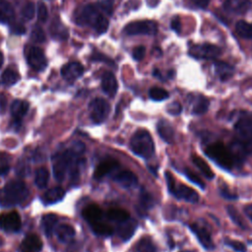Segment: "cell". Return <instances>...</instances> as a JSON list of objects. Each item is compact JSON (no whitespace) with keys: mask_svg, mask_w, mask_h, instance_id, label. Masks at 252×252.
I'll use <instances>...</instances> for the list:
<instances>
[{"mask_svg":"<svg viewBox=\"0 0 252 252\" xmlns=\"http://www.w3.org/2000/svg\"><path fill=\"white\" fill-rule=\"evenodd\" d=\"M89 112L92 121L96 124H101L108 118L111 112V106L106 100L97 98L90 103Z\"/></svg>","mask_w":252,"mask_h":252,"instance_id":"8","label":"cell"},{"mask_svg":"<svg viewBox=\"0 0 252 252\" xmlns=\"http://www.w3.org/2000/svg\"><path fill=\"white\" fill-rule=\"evenodd\" d=\"M191 1L199 8H206L210 3V0H191Z\"/></svg>","mask_w":252,"mask_h":252,"instance_id":"52","label":"cell"},{"mask_svg":"<svg viewBox=\"0 0 252 252\" xmlns=\"http://www.w3.org/2000/svg\"><path fill=\"white\" fill-rule=\"evenodd\" d=\"M35 12H36V7H35V4L32 3V2H29L27 3L23 9H22V16L24 19L26 20H32L34 18V15H35Z\"/></svg>","mask_w":252,"mask_h":252,"instance_id":"42","label":"cell"},{"mask_svg":"<svg viewBox=\"0 0 252 252\" xmlns=\"http://www.w3.org/2000/svg\"><path fill=\"white\" fill-rule=\"evenodd\" d=\"M184 175H185V177H186L193 184L199 186V187L202 188V189H205V183H204L203 181H202L197 175H195L193 172L189 171L188 169H185V170H184Z\"/></svg>","mask_w":252,"mask_h":252,"instance_id":"41","label":"cell"},{"mask_svg":"<svg viewBox=\"0 0 252 252\" xmlns=\"http://www.w3.org/2000/svg\"><path fill=\"white\" fill-rule=\"evenodd\" d=\"M205 154L209 159L226 171H231L234 167H239L242 163L233 155L229 147H227L222 142H215L208 145L205 149Z\"/></svg>","mask_w":252,"mask_h":252,"instance_id":"2","label":"cell"},{"mask_svg":"<svg viewBox=\"0 0 252 252\" xmlns=\"http://www.w3.org/2000/svg\"><path fill=\"white\" fill-rule=\"evenodd\" d=\"M219 191H220V194L224 198H226V199H229V200H235V199H237V196L234 195L233 193H231L226 185H223L222 187H220Z\"/></svg>","mask_w":252,"mask_h":252,"instance_id":"49","label":"cell"},{"mask_svg":"<svg viewBox=\"0 0 252 252\" xmlns=\"http://www.w3.org/2000/svg\"><path fill=\"white\" fill-rule=\"evenodd\" d=\"M215 70H216V74L222 81H227L233 75V67L226 62H222V61L216 62Z\"/></svg>","mask_w":252,"mask_h":252,"instance_id":"29","label":"cell"},{"mask_svg":"<svg viewBox=\"0 0 252 252\" xmlns=\"http://www.w3.org/2000/svg\"><path fill=\"white\" fill-rule=\"evenodd\" d=\"M103 91L111 98H114L118 90V83L115 76L111 72H106L102 77Z\"/></svg>","mask_w":252,"mask_h":252,"instance_id":"20","label":"cell"},{"mask_svg":"<svg viewBox=\"0 0 252 252\" xmlns=\"http://www.w3.org/2000/svg\"><path fill=\"white\" fill-rule=\"evenodd\" d=\"M226 245H228L229 247L232 248L234 251L236 252H246L247 249H246V246L240 242V241H237V240H230V239H227L225 241Z\"/></svg>","mask_w":252,"mask_h":252,"instance_id":"43","label":"cell"},{"mask_svg":"<svg viewBox=\"0 0 252 252\" xmlns=\"http://www.w3.org/2000/svg\"><path fill=\"white\" fill-rule=\"evenodd\" d=\"M123 32L128 36H154L158 32V25L156 22L150 20L136 21L127 24L123 29Z\"/></svg>","mask_w":252,"mask_h":252,"instance_id":"7","label":"cell"},{"mask_svg":"<svg viewBox=\"0 0 252 252\" xmlns=\"http://www.w3.org/2000/svg\"><path fill=\"white\" fill-rule=\"evenodd\" d=\"M15 12L13 6L7 0H0V23L8 24L13 21Z\"/></svg>","mask_w":252,"mask_h":252,"instance_id":"25","label":"cell"},{"mask_svg":"<svg viewBox=\"0 0 252 252\" xmlns=\"http://www.w3.org/2000/svg\"><path fill=\"white\" fill-rule=\"evenodd\" d=\"M82 215L83 218L89 223V225L95 224L103 220V211L96 204H91L85 207V209L82 212Z\"/></svg>","mask_w":252,"mask_h":252,"instance_id":"22","label":"cell"},{"mask_svg":"<svg viewBox=\"0 0 252 252\" xmlns=\"http://www.w3.org/2000/svg\"><path fill=\"white\" fill-rule=\"evenodd\" d=\"M189 229L195 234L199 243L206 250H213L215 248V244L213 242L211 233L204 225H199L197 223H193V224L189 225Z\"/></svg>","mask_w":252,"mask_h":252,"instance_id":"12","label":"cell"},{"mask_svg":"<svg viewBox=\"0 0 252 252\" xmlns=\"http://www.w3.org/2000/svg\"><path fill=\"white\" fill-rule=\"evenodd\" d=\"M84 152H85V145L82 142H75L71 148L53 156L52 169L57 182H63L68 173L72 180H78L81 165L84 163V159L82 158Z\"/></svg>","mask_w":252,"mask_h":252,"instance_id":"1","label":"cell"},{"mask_svg":"<svg viewBox=\"0 0 252 252\" xmlns=\"http://www.w3.org/2000/svg\"><path fill=\"white\" fill-rule=\"evenodd\" d=\"M154 205V198L153 196L145 191V190H142L141 193H140V197H139V209H137V211L142 214V215H145L146 212H148Z\"/></svg>","mask_w":252,"mask_h":252,"instance_id":"28","label":"cell"},{"mask_svg":"<svg viewBox=\"0 0 252 252\" xmlns=\"http://www.w3.org/2000/svg\"><path fill=\"white\" fill-rule=\"evenodd\" d=\"M38 19L40 22H46L47 20V17H48V11H47V8L46 6L45 3L43 2H39L38 4Z\"/></svg>","mask_w":252,"mask_h":252,"instance_id":"44","label":"cell"},{"mask_svg":"<svg viewBox=\"0 0 252 252\" xmlns=\"http://www.w3.org/2000/svg\"><path fill=\"white\" fill-rule=\"evenodd\" d=\"M2 64H3V55L1 52H0V68H1Z\"/></svg>","mask_w":252,"mask_h":252,"instance_id":"54","label":"cell"},{"mask_svg":"<svg viewBox=\"0 0 252 252\" xmlns=\"http://www.w3.org/2000/svg\"><path fill=\"white\" fill-rule=\"evenodd\" d=\"M149 96L153 101L156 102H161L166 100L169 98V93H167L164 89L162 88H159V87H154L152 89H150L149 91Z\"/></svg>","mask_w":252,"mask_h":252,"instance_id":"38","label":"cell"},{"mask_svg":"<svg viewBox=\"0 0 252 252\" xmlns=\"http://www.w3.org/2000/svg\"><path fill=\"white\" fill-rule=\"evenodd\" d=\"M221 52L222 50L220 47L211 44L194 45L189 49L190 55L198 59H215L221 54Z\"/></svg>","mask_w":252,"mask_h":252,"instance_id":"10","label":"cell"},{"mask_svg":"<svg viewBox=\"0 0 252 252\" xmlns=\"http://www.w3.org/2000/svg\"><path fill=\"white\" fill-rule=\"evenodd\" d=\"M130 149L136 156L145 160L152 158L155 153V143L149 131L137 130L130 140Z\"/></svg>","mask_w":252,"mask_h":252,"instance_id":"5","label":"cell"},{"mask_svg":"<svg viewBox=\"0 0 252 252\" xmlns=\"http://www.w3.org/2000/svg\"><path fill=\"white\" fill-rule=\"evenodd\" d=\"M11 157L6 153H0V176H5L10 171Z\"/></svg>","mask_w":252,"mask_h":252,"instance_id":"39","label":"cell"},{"mask_svg":"<svg viewBox=\"0 0 252 252\" xmlns=\"http://www.w3.org/2000/svg\"><path fill=\"white\" fill-rule=\"evenodd\" d=\"M223 8L228 13L242 15L252 8V2L251 0H226Z\"/></svg>","mask_w":252,"mask_h":252,"instance_id":"15","label":"cell"},{"mask_svg":"<svg viewBox=\"0 0 252 252\" xmlns=\"http://www.w3.org/2000/svg\"><path fill=\"white\" fill-rule=\"evenodd\" d=\"M236 34L242 39H252V25L244 20H240L235 25Z\"/></svg>","mask_w":252,"mask_h":252,"instance_id":"34","label":"cell"},{"mask_svg":"<svg viewBox=\"0 0 252 252\" xmlns=\"http://www.w3.org/2000/svg\"><path fill=\"white\" fill-rule=\"evenodd\" d=\"M157 130L160 137L166 143L173 144L176 140L175 127L165 119H161L157 124Z\"/></svg>","mask_w":252,"mask_h":252,"instance_id":"18","label":"cell"},{"mask_svg":"<svg viewBox=\"0 0 252 252\" xmlns=\"http://www.w3.org/2000/svg\"><path fill=\"white\" fill-rule=\"evenodd\" d=\"M237 139L252 144V115H240L234 124Z\"/></svg>","mask_w":252,"mask_h":252,"instance_id":"9","label":"cell"},{"mask_svg":"<svg viewBox=\"0 0 252 252\" xmlns=\"http://www.w3.org/2000/svg\"><path fill=\"white\" fill-rule=\"evenodd\" d=\"M210 106V102L203 96H199L194 101L192 106V114L195 115H201L207 113Z\"/></svg>","mask_w":252,"mask_h":252,"instance_id":"32","label":"cell"},{"mask_svg":"<svg viewBox=\"0 0 252 252\" xmlns=\"http://www.w3.org/2000/svg\"><path fill=\"white\" fill-rule=\"evenodd\" d=\"M137 252H157V248L150 238H142L136 245Z\"/></svg>","mask_w":252,"mask_h":252,"instance_id":"37","label":"cell"},{"mask_svg":"<svg viewBox=\"0 0 252 252\" xmlns=\"http://www.w3.org/2000/svg\"><path fill=\"white\" fill-rule=\"evenodd\" d=\"M145 53H146V49L144 46H137L133 49L132 51V56L135 60L137 61H141L144 56H145Z\"/></svg>","mask_w":252,"mask_h":252,"instance_id":"48","label":"cell"},{"mask_svg":"<svg viewBox=\"0 0 252 252\" xmlns=\"http://www.w3.org/2000/svg\"><path fill=\"white\" fill-rule=\"evenodd\" d=\"M19 79H20L19 74L16 71L12 70V69H6L2 73V76H1L2 83L6 86H13V85H15V84L19 81Z\"/></svg>","mask_w":252,"mask_h":252,"instance_id":"36","label":"cell"},{"mask_svg":"<svg viewBox=\"0 0 252 252\" xmlns=\"http://www.w3.org/2000/svg\"><path fill=\"white\" fill-rule=\"evenodd\" d=\"M119 167V162L115 159H106L102 160L98 166L96 167L94 173V179L97 181H101L104 178L112 175Z\"/></svg>","mask_w":252,"mask_h":252,"instance_id":"14","label":"cell"},{"mask_svg":"<svg viewBox=\"0 0 252 252\" xmlns=\"http://www.w3.org/2000/svg\"><path fill=\"white\" fill-rule=\"evenodd\" d=\"M31 38L36 43H44L46 41L45 33H44L43 29L40 28V27H35L34 28V30L32 32V35H31Z\"/></svg>","mask_w":252,"mask_h":252,"instance_id":"45","label":"cell"},{"mask_svg":"<svg viewBox=\"0 0 252 252\" xmlns=\"http://www.w3.org/2000/svg\"><path fill=\"white\" fill-rule=\"evenodd\" d=\"M0 240H1V239H0Z\"/></svg>","mask_w":252,"mask_h":252,"instance_id":"56","label":"cell"},{"mask_svg":"<svg viewBox=\"0 0 252 252\" xmlns=\"http://www.w3.org/2000/svg\"><path fill=\"white\" fill-rule=\"evenodd\" d=\"M228 213H229V215L231 221H232L236 226H238L239 228H241V229H245V226H244L245 224H244V222H243L241 216L238 214V212L236 211V209H235L234 207H232V206H228Z\"/></svg>","mask_w":252,"mask_h":252,"instance_id":"40","label":"cell"},{"mask_svg":"<svg viewBox=\"0 0 252 252\" xmlns=\"http://www.w3.org/2000/svg\"><path fill=\"white\" fill-rule=\"evenodd\" d=\"M55 234L59 241L63 243H67V242H70L75 237L76 230L70 225L61 224L55 227Z\"/></svg>","mask_w":252,"mask_h":252,"instance_id":"23","label":"cell"},{"mask_svg":"<svg viewBox=\"0 0 252 252\" xmlns=\"http://www.w3.org/2000/svg\"><path fill=\"white\" fill-rule=\"evenodd\" d=\"M65 196V191L61 187H52L45 192L42 197L43 202L46 205H51L60 202Z\"/></svg>","mask_w":252,"mask_h":252,"instance_id":"24","label":"cell"},{"mask_svg":"<svg viewBox=\"0 0 252 252\" xmlns=\"http://www.w3.org/2000/svg\"><path fill=\"white\" fill-rule=\"evenodd\" d=\"M107 218L113 222L120 224L130 219V215L127 211L119 208H113L107 212Z\"/></svg>","mask_w":252,"mask_h":252,"instance_id":"31","label":"cell"},{"mask_svg":"<svg viewBox=\"0 0 252 252\" xmlns=\"http://www.w3.org/2000/svg\"><path fill=\"white\" fill-rule=\"evenodd\" d=\"M90 227L96 234L101 236H110L114 233V229L110 225L103 222V220L90 225Z\"/></svg>","mask_w":252,"mask_h":252,"instance_id":"33","label":"cell"},{"mask_svg":"<svg viewBox=\"0 0 252 252\" xmlns=\"http://www.w3.org/2000/svg\"><path fill=\"white\" fill-rule=\"evenodd\" d=\"M57 221H58V218L54 214H47L43 217L42 225H43V229H44L46 236H48V237L51 236V234L54 231V229L56 227Z\"/></svg>","mask_w":252,"mask_h":252,"instance_id":"30","label":"cell"},{"mask_svg":"<svg viewBox=\"0 0 252 252\" xmlns=\"http://www.w3.org/2000/svg\"><path fill=\"white\" fill-rule=\"evenodd\" d=\"M84 73V67L79 62H70L61 69V75L67 82H74Z\"/></svg>","mask_w":252,"mask_h":252,"instance_id":"17","label":"cell"},{"mask_svg":"<svg viewBox=\"0 0 252 252\" xmlns=\"http://www.w3.org/2000/svg\"><path fill=\"white\" fill-rule=\"evenodd\" d=\"M10 30L13 34H16V35H23L26 33V28L21 24H14L13 26H11Z\"/></svg>","mask_w":252,"mask_h":252,"instance_id":"50","label":"cell"},{"mask_svg":"<svg viewBox=\"0 0 252 252\" xmlns=\"http://www.w3.org/2000/svg\"><path fill=\"white\" fill-rule=\"evenodd\" d=\"M78 23L91 26L100 35L105 34L110 26L107 17H105L94 4H89L84 7L79 16Z\"/></svg>","mask_w":252,"mask_h":252,"instance_id":"4","label":"cell"},{"mask_svg":"<svg viewBox=\"0 0 252 252\" xmlns=\"http://www.w3.org/2000/svg\"><path fill=\"white\" fill-rule=\"evenodd\" d=\"M27 60L29 65L36 71H43L47 66V60L44 50L37 46H33L29 49Z\"/></svg>","mask_w":252,"mask_h":252,"instance_id":"13","label":"cell"},{"mask_svg":"<svg viewBox=\"0 0 252 252\" xmlns=\"http://www.w3.org/2000/svg\"><path fill=\"white\" fill-rule=\"evenodd\" d=\"M113 180L125 189H132L138 185V178L130 171L117 172L113 177Z\"/></svg>","mask_w":252,"mask_h":252,"instance_id":"16","label":"cell"},{"mask_svg":"<svg viewBox=\"0 0 252 252\" xmlns=\"http://www.w3.org/2000/svg\"><path fill=\"white\" fill-rule=\"evenodd\" d=\"M244 213L248 217V219L252 222V203L248 204L244 207Z\"/></svg>","mask_w":252,"mask_h":252,"instance_id":"53","label":"cell"},{"mask_svg":"<svg viewBox=\"0 0 252 252\" xmlns=\"http://www.w3.org/2000/svg\"><path fill=\"white\" fill-rule=\"evenodd\" d=\"M99 4L106 13H108V14L113 13L115 0H99Z\"/></svg>","mask_w":252,"mask_h":252,"instance_id":"46","label":"cell"},{"mask_svg":"<svg viewBox=\"0 0 252 252\" xmlns=\"http://www.w3.org/2000/svg\"><path fill=\"white\" fill-rule=\"evenodd\" d=\"M191 160L192 162L194 163V165L197 167V169L201 172V174L207 179L212 181L215 177L213 171L211 170V167L209 166V164L200 157H198L197 155H192L191 156Z\"/></svg>","mask_w":252,"mask_h":252,"instance_id":"26","label":"cell"},{"mask_svg":"<svg viewBox=\"0 0 252 252\" xmlns=\"http://www.w3.org/2000/svg\"><path fill=\"white\" fill-rule=\"evenodd\" d=\"M166 112L169 113L170 115H179L183 112V107H182V105L180 103L174 102L169 107H167Z\"/></svg>","mask_w":252,"mask_h":252,"instance_id":"47","label":"cell"},{"mask_svg":"<svg viewBox=\"0 0 252 252\" xmlns=\"http://www.w3.org/2000/svg\"><path fill=\"white\" fill-rule=\"evenodd\" d=\"M22 226L21 217L17 212L0 215V229L7 232H17Z\"/></svg>","mask_w":252,"mask_h":252,"instance_id":"11","label":"cell"},{"mask_svg":"<svg viewBox=\"0 0 252 252\" xmlns=\"http://www.w3.org/2000/svg\"><path fill=\"white\" fill-rule=\"evenodd\" d=\"M182 252H194V251H188V250H186V251H182Z\"/></svg>","mask_w":252,"mask_h":252,"instance_id":"55","label":"cell"},{"mask_svg":"<svg viewBox=\"0 0 252 252\" xmlns=\"http://www.w3.org/2000/svg\"><path fill=\"white\" fill-rule=\"evenodd\" d=\"M29 196V189L22 181H11L0 189V206L13 207L23 203Z\"/></svg>","mask_w":252,"mask_h":252,"instance_id":"3","label":"cell"},{"mask_svg":"<svg viewBox=\"0 0 252 252\" xmlns=\"http://www.w3.org/2000/svg\"><path fill=\"white\" fill-rule=\"evenodd\" d=\"M137 227H138V225H137L136 221H134L130 218L127 221L118 224L117 234L123 241H127L134 235V233L137 229Z\"/></svg>","mask_w":252,"mask_h":252,"instance_id":"21","label":"cell"},{"mask_svg":"<svg viewBox=\"0 0 252 252\" xmlns=\"http://www.w3.org/2000/svg\"><path fill=\"white\" fill-rule=\"evenodd\" d=\"M48 180H49V173L45 167H41L36 173V177H35V183L39 188H45L47 183H48Z\"/></svg>","mask_w":252,"mask_h":252,"instance_id":"35","label":"cell"},{"mask_svg":"<svg viewBox=\"0 0 252 252\" xmlns=\"http://www.w3.org/2000/svg\"><path fill=\"white\" fill-rule=\"evenodd\" d=\"M165 181L169 192L179 200H184L189 203H197L199 200L198 193L191 187L184 184H176V181L171 173H165Z\"/></svg>","mask_w":252,"mask_h":252,"instance_id":"6","label":"cell"},{"mask_svg":"<svg viewBox=\"0 0 252 252\" xmlns=\"http://www.w3.org/2000/svg\"><path fill=\"white\" fill-rule=\"evenodd\" d=\"M43 241L36 234H28L22 241L19 252H41Z\"/></svg>","mask_w":252,"mask_h":252,"instance_id":"19","label":"cell"},{"mask_svg":"<svg viewBox=\"0 0 252 252\" xmlns=\"http://www.w3.org/2000/svg\"><path fill=\"white\" fill-rule=\"evenodd\" d=\"M171 26H172V29L175 30L177 33H181V31H182V23H181V20H180L179 17H175L172 20Z\"/></svg>","mask_w":252,"mask_h":252,"instance_id":"51","label":"cell"},{"mask_svg":"<svg viewBox=\"0 0 252 252\" xmlns=\"http://www.w3.org/2000/svg\"><path fill=\"white\" fill-rule=\"evenodd\" d=\"M30 105L28 102L23 100H16L11 105V115L14 117V119H21L23 116H25L29 111Z\"/></svg>","mask_w":252,"mask_h":252,"instance_id":"27","label":"cell"}]
</instances>
